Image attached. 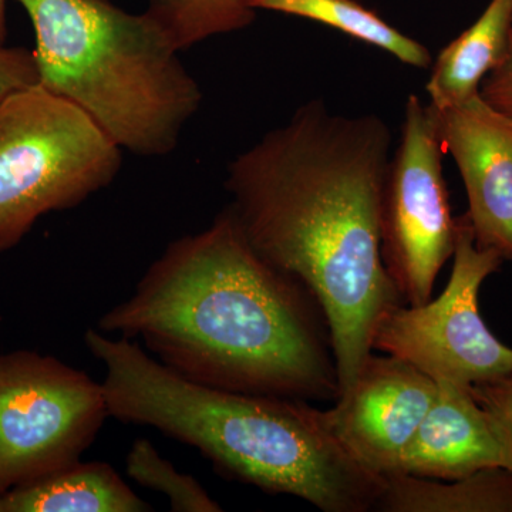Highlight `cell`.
Returning <instances> with one entry per match:
<instances>
[{"instance_id":"cell-11","label":"cell","mask_w":512,"mask_h":512,"mask_svg":"<svg viewBox=\"0 0 512 512\" xmlns=\"http://www.w3.org/2000/svg\"><path fill=\"white\" fill-rule=\"evenodd\" d=\"M436 383V399L404 450L397 474L448 481L503 466L500 444L471 386Z\"/></svg>"},{"instance_id":"cell-12","label":"cell","mask_w":512,"mask_h":512,"mask_svg":"<svg viewBox=\"0 0 512 512\" xmlns=\"http://www.w3.org/2000/svg\"><path fill=\"white\" fill-rule=\"evenodd\" d=\"M511 29L512 0H490L480 18L431 63L430 106L446 110L478 96L485 77L503 62Z\"/></svg>"},{"instance_id":"cell-13","label":"cell","mask_w":512,"mask_h":512,"mask_svg":"<svg viewBox=\"0 0 512 512\" xmlns=\"http://www.w3.org/2000/svg\"><path fill=\"white\" fill-rule=\"evenodd\" d=\"M138 498L106 463H76L5 494V512H146Z\"/></svg>"},{"instance_id":"cell-8","label":"cell","mask_w":512,"mask_h":512,"mask_svg":"<svg viewBox=\"0 0 512 512\" xmlns=\"http://www.w3.org/2000/svg\"><path fill=\"white\" fill-rule=\"evenodd\" d=\"M443 154L436 110L410 94L380 211L384 268L402 302L410 306L430 301L441 268L453 258L457 225L444 180Z\"/></svg>"},{"instance_id":"cell-2","label":"cell","mask_w":512,"mask_h":512,"mask_svg":"<svg viewBox=\"0 0 512 512\" xmlns=\"http://www.w3.org/2000/svg\"><path fill=\"white\" fill-rule=\"evenodd\" d=\"M100 332L141 339L187 379L306 402H336L338 367L312 292L265 261L228 207L171 242Z\"/></svg>"},{"instance_id":"cell-3","label":"cell","mask_w":512,"mask_h":512,"mask_svg":"<svg viewBox=\"0 0 512 512\" xmlns=\"http://www.w3.org/2000/svg\"><path fill=\"white\" fill-rule=\"evenodd\" d=\"M103 363L110 416L198 448L228 476L325 512L377 510L386 478L340 443L328 413L306 400L229 392L187 379L131 339L84 335Z\"/></svg>"},{"instance_id":"cell-1","label":"cell","mask_w":512,"mask_h":512,"mask_svg":"<svg viewBox=\"0 0 512 512\" xmlns=\"http://www.w3.org/2000/svg\"><path fill=\"white\" fill-rule=\"evenodd\" d=\"M392 140L375 114L342 116L312 100L228 165V210L249 244L325 312L339 397L373 352L377 319L403 303L380 249Z\"/></svg>"},{"instance_id":"cell-18","label":"cell","mask_w":512,"mask_h":512,"mask_svg":"<svg viewBox=\"0 0 512 512\" xmlns=\"http://www.w3.org/2000/svg\"><path fill=\"white\" fill-rule=\"evenodd\" d=\"M471 392L500 444L503 467L512 471V375L474 384Z\"/></svg>"},{"instance_id":"cell-6","label":"cell","mask_w":512,"mask_h":512,"mask_svg":"<svg viewBox=\"0 0 512 512\" xmlns=\"http://www.w3.org/2000/svg\"><path fill=\"white\" fill-rule=\"evenodd\" d=\"M453 269L444 291L421 305L396 303L377 319L372 350L397 357L434 382L461 386L512 375V348L485 325L478 296L504 259L481 248L467 215L456 218Z\"/></svg>"},{"instance_id":"cell-9","label":"cell","mask_w":512,"mask_h":512,"mask_svg":"<svg viewBox=\"0 0 512 512\" xmlns=\"http://www.w3.org/2000/svg\"><path fill=\"white\" fill-rule=\"evenodd\" d=\"M436 394L437 383L410 363L372 352L353 386L326 413L346 450L386 478L397 474L400 458Z\"/></svg>"},{"instance_id":"cell-20","label":"cell","mask_w":512,"mask_h":512,"mask_svg":"<svg viewBox=\"0 0 512 512\" xmlns=\"http://www.w3.org/2000/svg\"><path fill=\"white\" fill-rule=\"evenodd\" d=\"M480 96L493 109L512 119V29L503 62L485 77Z\"/></svg>"},{"instance_id":"cell-17","label":"cell","mask_w":512,"mask_h":512,"mask_svg":"<svg viewBox=\"0 0 512 512\" xmlns=\"http://www.w3.org/2000/svg\"><path fill=\"white\" fill-rule=\"evenodd\" d=\"M127 474L138 484L160 491L177 512H220L221 505L194 477L181 474L146 439L134 441L126 460Z\"/></svg>"},{"instance_id":"cell-10","label":"cell","mask_w":512,"mask_h":512,"mask_svg":"<svg viewBox=\"0 0 512 512\" xmlns=\"http://www.w3.org/2000/svg\"><path fill=\"white\" fill-rule=\"evenodd\" d=\"M436 113L441 146L463 180L476 244L512 262V119L480 94Z\"/></svg>"},{"instance_id":"cell-22","label":"cell","mask_w":512,"mask_h":512,"mask_svg":"<svg viewBox=\"0 0 512 512\" xmlns=\"http://www.w3.org/2000/svg\"><path fill=\"white\" fill-rule=\"evenodd\" d=\"M0 512H5V494H0Z\"/></svg>"},{"instance_id":"cell-5","label":"cell","mask_w":512,"mask_h":512,"mask_svg":"<svg viewBox=\"0 0 512 512\" xmlns=\"http://www.w3.org/2000/svg\"><path fill=\"white\" fill-rule=\"evenodd\" d=\"M121 148L73 101L40 83L0 103V252L42 215L69 210L113 183Z\"/></svg>"},{"instance_id":"cell-21","label":"cell","mask_w":512,"mask_h":512,"mask_svg":"<svg viewBox=\"0 0 512 512\" xmlns=\"http://www.w3.org/2000/svg\"><path fill=\"white\" fill-rule=\"evenodd\" d=\"M8 36V23H6V0H0V46L5 45Z\"/></svg>"},{"instance_id":"cell-4","label":"cell","mask_w":512,"mask_h":512,"mask_svg":"<svg viewBox=\"0 0 512 512\" xmlns=\"http://www.w3.org/2000/svg\"><path fill=\"white\" fill-rule=\"evenodd\" d=\"M28 13L39 83L73 101L121 150L173 153L201 107L200 84L150 13L110 0H16Z\"/></svg>"},{"instance_id":"cell-14","label":"cell","mask_w":512,"mask_h":512,"mask_svg":"<svg viewBox=\"0 0 512 512\" xmlns=\"http://www.w3.org/2000/svg\"><path fill=\"white\" fill-rule=\"evenodd\" d=\"M377 511L512 512V471L484 467L444 483L396 474L386 477Z\"/></svg>"},{"instance_id":"cell-15","label":"cell","mask_w":512,"mask_h":512,"mask_svg":"<svg viewBox=\"0 0 512 512\" xmlns=\"http://www.w3.org/2000/svg\"><path fill=\"white\" fill-rule=\"evenodd\" d=\"M251 5L256 12L268 10L329 26L416 69H429L433 63L426 46L356 0H252Z\"/></svg>"},{"instance_id":"cell-16","label":"cell","mask_w":512,"mask_h":512,"mask_svg":"<svg viewBox=\"0 0 512 512\" xmlns=\"http://www.w3.org/2000/svg\"><path fill=\"white\" fill-rule=\"evenodd\" d=\"M252 0H148L157 20L180 52L211 37L247 29L254 23Z\"/></svg>"},{"instance_id":"cell-19","label":"cell","mask_w":512,"mask_h":512,"mask_svg":"<svg viewBox=\"0 0 512 512\" xmlns=\"http://www.w3.org/2000/svg\"><path fill=\"white\" fill-rule=\"evenodd\" d=\"M35 83H39V76L32 50L0 46V103L16 90Z\"/></svg>"},{"instance_id":"cell-7","label":"cell","mask_w":512,"mask_h":512,"mask_svg":"<svg viewBox=\"0 0 512 512\" xmlns=\"http://www.w3.org/2000/svg\"><path fill=\"white\" fill-rule=\"evenodd\" d=\"M103 384L55 357L0 356V494L80 460L106 417Z\"/></svg>"}]
</instances>
